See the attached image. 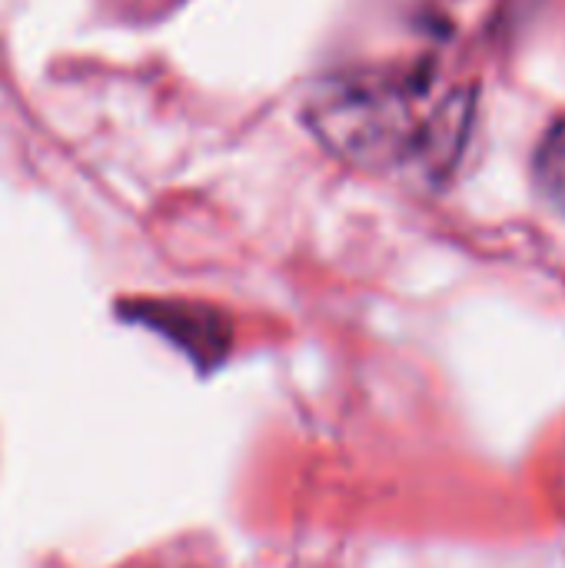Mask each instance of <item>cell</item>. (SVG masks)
I'll return each instance as SVG.
<instances>
[{"instance_id":"cell-1","label":"cell","mask_w":565,"mask_h":568,"mask_svg":"<svg viewBox=\"0 0 565 568\" xmlns=\"http://www.w3.org/2000/svg\"><path fill=\"white\" fill-rule=\"evenodd\" d=\"M470 106L466 93L430 103L426 77L396 67H350L320 77L303 93L300 116L343 163L443 176L460 156Z\"/></svg>"},{"instance_id":"cell-2","label":"cell","mask_w":565,"mask_h":568,"mask_svg":"<svg viewBox=\"0 0 565 568\" xmlns=\"http://www.w3.org/2000/svg\"><path fill=\"white\" fill-rule=\"evenodd\" d=\"M130 316L153 333L167 336L176 349H183L200 369H213L230 353V320L203 303L180 300H140L130 306Z\"/></svg>"},{"instance_id":"cell-3","label":"cell","mask_w":565,"mask_h":568,"mask_svg":"<svg viewBox=\"0 0 565 568\" xmlns=\"http://www.w3.org/2000/svg\"><path fill=\"white\" fill-rule=\"evenodd\" d=\"M536 186L539 193L565 210V116L543 136L539 150H536Z\"/></svg>"}]
</instances>
